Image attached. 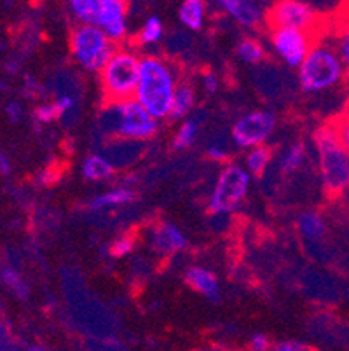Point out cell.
I'll list each match as a JSON object with an SVG mask.
<instances>
[{"instance_id": "obj_8", "label": "cell", "mask_w": 349, "mask_h": 351, "mask_svg": "<svg viewBox=\"0 0 349 351\" xmlns=\"http://www.w3.org/2000/svg\"><path fill=\"white\" fill-rule=\"evenodd\" d=\"M250 187V171L243 166L230 165L224 166L215 184V189L211 193L208 208L211 213H234L243 205Z\"/></svg>"}, {"instance_id": "obj_1", "label": "cell", "mask_w": 349, "mask_h": 351, "mask_svg": "<svg viewBox=\"0 0 349 351\" xmlns=\"http://www.w3.org/2000/svg\"><path fill=\"white\" fill-rule=\"evenodd\" d=\"M315 147L323 189L330 196H341L349 184V151L342 140L337 119L315 133Z\"/></svg>"}, {"instance_id": "obj_6", "label": "cell", "mask_w": 349, "mask_h": 351, "mask_svg": "<svg viewBox=\"0 0 349 351\" xmlns=\"http://www.w3.org/2000/svg\"><path fill=\"white\" fill-rule=\"evenodd\" d=\"M70 11L79 23L100 27L115 43L128 32L126 0H69Z\"/></svg>"}, {"instance_id": "obj_36", "label": "cell", "mask_w": 349, "mask_h": 351, "mask_svg": "<svg viewBox=\"0 0 349 351\" xmlns=\"http://www.w3.org/2000/svg\"><path fill=\"white\" fill-rule=\"evenodd\" d=\"M0 170L4 171V173H9V162L4 156H0Z\"/></svg>"}, {"instance_id": "obj_3", "label": "cell", "mask_w": 349, "mask_h": 351, "mask_svg": "<svg viewBox=\"0 0 349 351\" xmlns=\"http://www.w3.org/2000/svg\"><path fill=\"white\" fill-rule=\"evenodd\" d=\"M177 75L166 60L145 56L140 62V81L134 98L158 119L169 117L173 97L177 89Z\"/></svg>"}, {"instance_id": "obj_12", "label": "cell", "mask_w": 349, "mask_h": 351, "mask_svg": "<svg viewBox=\"0 0 349 351\" xmlns=\"http://www.w3.org/2000/svg\"><path fill=\"white\" fill-rule=\"evenodd\" d=\"M224 12L245 28H255L264 21L258 0H217Z\"/></svg>"}, {"instance_id": "obj_27", "label": "cell", "mask_w": 349, "mask_h": 351, "mask_svg": "<svg viewBox=\"0 0 349 351\" xmlns=\"http://www.w3.org/2000/svg\"><path fill=\"white\" fill-rule=\"evenodd\" d=\"M134 239L131 236H121L112 243V255L114 257H126L133 252Z\"/></svg>"}, {"instance_id": "obj_26", "label": "cell", "mask_w": 349, "mask_h": 351, "mask_svg": "<svg viewBox=\"0 0 349 351\" xmlns=\"http://www.w3.org/2000/svg\"><path fill=\"white\" fill-rule=\"evenodd\" d=\"M54 105H56L60 117H63V119H69V117L72 116V114H75V110H77L75 98L69 93L60 95V97H58V100L54 101Z\"/></svg>"}, {"instance_id": "obj_11", "label": "cell", "mask_w": 349, "mask_h": 351, "mask_svg": "<svg viewBox=\"0 0 349 351\" xmlns=\"http://www.w3.org/2000/svg\"><path fill=\"white\" fill-rule=\"evenodd\" d=\"M271 44L274 47V53L288 66L299 69V65L304 62L315 44V39H313L311 32L297 30V28H273Z\"/></svg>"}, {"instance_id": "obj_25", "label": "cell", "mask_w": 349, "mask_h": 351, "mask_svg": "<svg viewBox=\"0 0 349 351\" xmlns=\"http://www.w3.org/2000/svg\"><path fill=\"white\" fill-rule=\"evenodd\" d=\"M165 35V25L159 20L158 16H150L149 20L143 23L142 30L139 34V40L143 46H150V44H158Z\"/></svg>"}, {"instance_id": "obj_33", "label": "cell", "mask_w": 349, "mask_h": 351, "mask_svg": "<svg viewBox=\"0 0 349 351\" xmlns=\"http://www.w3.org/2000/svg\"><path fill=\"white\" fill-rule=\"evenodd\" d=\"M4 278H5V282H8L11 287H14L19 293H23V285H21V280H19V276H16L12 271H9V269L5 271Z\"/></svg>"}, {"instance_id": "obj_28", "label": "cell", "mask_w": 349, "mask_h": 351, "mask_svg": "<svg viewBox=\"0 0 349 351\" xmlns=\"http://www.w3.org/2000/svg\"><path fill=\"white\" fill-rule=\"evenodd\" d=\"M208 158L213 159V161H226L227 158H229V147H227L226 142H222V140H215V142H211L210 145H208V151H206Z\"/></svg>"}, {"instance_id": "obj_19", "label": "cell", "mask_w": 349, "mask_h": 351, "mask_svg": "<svg viewBox=\"0 0 349 351\" xmlns=\"http://www.w3.org/2000/svg\"><path fill=\"white\" fill-rule=\"evenodd\" d=\"M180 21L189 30L200 32L206 20V0H184L180 5Z\"/></svg>"}, {"instance_id": "obj_17", "label": "cell", "mask_w": 349, "mask_h": 351, "mask_svg": "<svg viewBox=\"0 0 349 351\" xmlns=\"http://www.w3.org/2000/svg\"><path fill=\"white\" fill-rule=\"evenodd\" d=\"M194 105H196V91L187 82H182L175 89V97H173L171 110H169V119L178 121L185 119L191 112H194Z\"/></svg>"}, {"instance_id": "obj_5", "label": "cell", "mask_w": 349, "mask_h": 351, "mask_svg": "<svg viewBox=\"0 0 349 351\" xmlns=\"http://www.w3.org/2000/svg\"><path fill=\"white\" fill-rule=\"evenodd\" d=\"M139 54L130 49H115L104 69L100 70V84L107 104L130 100L136 95L140 81Z\"/></svg>"}, {"instance_id": "obj_24", "label": "cell", "mask_w": 349, "mask_h": 351, "mask_svg": "<svg viewBox=\"0 0 349 351\" xmlns=\"http://www.w3.org/2000/svg\"><path fill=\"white\" fill-rule=\"evenodd\" d=\"M236 53H238L239 58L243 60L248 65H258V63L264 62L265 58V49L257 39H252V37H246L236 47Z\"/></svg>"}, {"instance_id": "obj_29", "label": "cell", "mask_w": 349, "mask_h": 351, "mask_svg": "<svg viewBox=\"0 0 349 351\" xmlns=\"http://www.w3.org/2000/svg\"><path fill=\"white\" fill-rule=\"evenodd\" d=\"M58 117H60V114H58V108L54 104L40 105V107H37V110H35V119L43 124H49L51 121L58 119Z\"/></svg>"}, {"instance_id": "obj_14", "label": "cell", "mask_w": 349, "mask_h": 351, "mask_svg": "<svg viewBox=\"0 0 349 351\" xmlns=\"http://www.w3.org/2000/svg\"><path fill=\"white\" fill-rule=\"evenodd\" d=\"M185 282L191 289L200 292L210 301H219L220 299V285L217 276L211 271L204 269V267H191L185 273Z\"/></svg>"}, {"instance_id": "obj_34", "label": "cell", "mask_w": 349, "mask_h": 351, "mask_svg": "<svg viewBox=\"0 0 349 351\" xmlns=\"http://www.w3.org/2000/svg\"><path fill=\"white\" fill-rule=\"evenodd\" d=\"M339 121V128H341V135H342V140H344L346 147H348V151H349V123L348 121Z\"/></svg>"}, {"instance_id": "obj_4", "label": "cell", "mask_w": 349, "mask_h": 351, "mask_svg": "<svg viewBox=\"0 0 349 351\" xmlns=\"http://www.w3.org/2000/svg\"><path fill=\"white\" fill-rule=\"evenodd\" d=\"M100 132L117 138L149 140L158 133V117L140 104L136 98L107 104L98 117Z\"/></svg>"}, {"instance_id": "obj_30", "label": "cell", "mask_w": 349, "mask_h": 351, "mask_svg": "<svg viewBox=\"0 0 349 351\" xmlns=\"http://www.w3.org/2000/svg\"><path fill=\"white\" fill-rule=\"evenodd\" d=\"M250 346L257 351H264L271 348V341H269L265 334H254V336L250 337Z\"/></svg>"}, {"instance_id": "obj_2", "label": "cell", "mask_w": 349, "mask_h": 351, "mask_svg": "<svg viewBox=\"0 0 349 351\" xmlns=\"http://www.w3.org/2000/svg\"><path fill=\"white\" fill-rule=\"evenodd\" d=\"M341 54L330 37L313 44L304 62L299 65V86L304 93L316 95L337 88L348 75Z\"/></svg>"}, {"instance_id": "obj_20", "label": "cell", "mask_w": 349, "mask_h": 351, "mask_svg": "<svg viewBox=\"0 0 349 351\" xmlns=\"http://www.w3.org/2000/svg\"><path fill=\"white\" fill-rule=\"evenodd\" d=\"M114 168V162L105 154H91L82 162V175L91 182H101L112 177Z\"/></svg>"}, {"instance_id": "obj_13", "label": "cell", "mask_w": 349, "mask_h": 351, "mask_svg": "<svg viewBox=\"0 0 349 351\" xmlns=\"http://www.w3.org/2000/svg\"><path fill=\"white\" fill-rule=\"evenodd\" d=\"M150 245L159 255H173L184 250L187 247V238L177 226L163 222L158 228L152 229L150 234Z\"/></svg>"}, {"instance_id": "obj_23", "label": "cell", "mask_w": 349, "mask_h": 351, "mask_svg": "<svg viewBox=\"0 0 349 351\" xmlns=\"http://www.w3.org/2000/svg\"><path fill=\"white\" fill-rule=\"evenodd\" d=\"M271 161H273V151L267 145L262 143V145L252 147L248 154H246V170L254 177H261V175L265 173Z\"/></svg>"}, {"instance_id": "obj_32", "label": "cell", "mask_w": 349, "mask_h": 351, "mask_svg": "<svg viewBox=\"0 0 349 351\" xmlns=\"http://www.w3.org/2000/svg\"><path fill=\"white\" fill-rule=\"evenodd\" d=\"M274 348H276V350H280V351H302V350H307L306 344L299 343V341H293V339L281 341V343L274 344Z\"/></svg>"}, {"instance_id": "obj_18", "label": "cell", "mask_w": 349, "mask_h": 351, "mask_svg": "<svg viewBox=\"0 0 349 351\" xmlns=\"http://www.w3.org/2000/svg\"><path fill=\"white\" fill-rule=\"evenodd\" d=\"M334 43L335 49L341 54L342 62H344L346 69L349 72V5L342 9L341 16L335 20L334 27H332L330 35H328Z\"/></svg>"}, {"instance_id": "obj_21", "label": "cell", "mask_w": 349, "mask_h": 351, "mask_svg": "<svg viewBox=\"0 0 349 351\" xmlns=\"http://www.w3.org/2000/svg\"><path fill=\"white\" fill-rule=\"evenodd\" d=\"M297 229H299L304 238L315 241V239H320L325 236V219L318 212H304L297 219Z\"/></svg>"}, {"instance_id": "obj_37", "label": "cell", "mask_w": 349, "mask_h": 351, "mask_svg": "<svg viewBox=\"0 0 349 351\" xmlns=\"http://www.w3.org/2000/svg\"><path fill=\"white\" fill-rule=\"evenodd\" d=\"M341 197L349 205V184H348V187H346V189H344V193L341 194Z\"/></svg>"}, {"instance_id": "obj_7", "label": "cell", "mask_w": 349, "mask_h": 351, "mask_svg": "<svg viewBox=\"0 0 349 351\" xmlns=\"http://www.w3.org/2000/svg\"><path fill=\"white\" fill-rule=\"evenodd\" d=\"M70 51L79 65L88 72H100L115 51V40L100 27L79 23L70 35Z\"/></svg>"}, {"instance_id": "obj_15", "label": "cell", "mask_w": 349, "mask_h": 351, "mask_svg": "<svg viewBox=\"0 0 349 351\" xmlns=\"http://www.w3.org/2000/svg\"><path fill=\"white\" fill-rule=\"evenodd\" d=\"M134 191H131L128 186L117 187V189L107 191V193L100 194V196L93 197L89 203V210L91 212H104V210H114L126 206L133 203Z\"/></svg>"}, {"instance_id": "obj_10", "label": "cell", "mask_w": 349, "mask_h": 351, "mask_svg": "<svg viewBox=\"0 0 349 351\" xmlns=\"http://www.w3.org/2000/svg\"><path fill=\"white\" fill-rule=\"evenodd\" d=\"M276 126V116L271 110H252L232 124V140L241 149H252L265 143Z\"/></svg>"}, {"instance_id": "obj_35", "label": "cell", "mask_w": 349, "mask_h": 351, "mask_svg": "<svg viewBox=\"0 0 349 351\" xmlns=\"http://www.w3.org/2000/svg\"><path fill=\"white\" fill-rule=\"evenodd\" d=\"M341 121H348L349 123V89H348V95L344 98V104H342V116L339 117Z\"/></svg>"}, {"instance_id": "obj_22", "label": "cell", "mask_w": 349, "mask_h": 351, "mask_svg": "<svg viewBox=\"0 0 349 351\" xmlns=\"http://www.w3.org/2000/svg\"><path fill=\"white\" fill-rule=\"evenodd\" d=\"M307 159L306 145L302 142H297L290 145L283 156L280 158V171L283 175H293L300 170Z\"/></svg>"}, {"instance_id": "obj_16", "label": "cell", "mask_w": 349, "mask_h": 351, "mask_svg": "<svg viewBox=\"0 0 349 351\" xmlns=\"http://www.w3.org/2000/svg\"><path fill=\"white\" fill-rule=\"evenodd\" d=\"M206 121V116L203 114V110H197L194 114H189V117H185V121L182 123V126L178 128L177 135L173 138V147L182 151V149H189V147L194 145V142L197 140L201 132V126Z\"/></svg>"}, {"instance_id": "obj_9", "label": "cell", "mask_w": 349, "mask_h": 351, "mask_svg": "<svg viewBox=\"0 0 349 351\" xmlns=\"http://www.w3.org/2000/svg\"><path fill=\"white\" fill-rule=\"evenodd\" d=\"M267 23L271 28H297L313 34L318 16L304 0H276L267 11Z\"/></svg>"}, {"instance_id": "obj_31", "label": "cell", "mask_w": 349, "mask_h": 351, "mask_svg": "<svg viewBox=\"0 0 349 351\" xmlns=\"http://www.w3.org/2000/svg\"><path fill=\"white\" fill-rule=\"evenodd\" d=\"M203 88L208 95H213L219 91V77L213 73H204L203 75Z\"/></svg>"}]
</instances>
